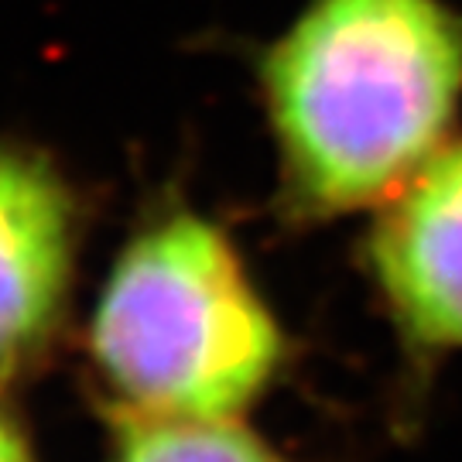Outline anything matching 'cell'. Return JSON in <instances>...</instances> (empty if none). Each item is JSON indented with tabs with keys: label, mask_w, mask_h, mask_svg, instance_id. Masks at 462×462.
<instances>
[{
	"label": "cell",
	"mask_w": 462,
	"mask_h": 462,
	"mask_svg": "<svg viewBox=\"0 0 462 462\" xmlns=\"http://www.w3.org/2000/svg\"><path fill=\"white\" fill-rule=\"evenodd\" d=\"M114 462H281L233 418H144L131 414Z\"/></svg>",
	"instance_id": "5"
},
{
	"label": "cell",
	"mask_w": 462,
	"mask_h": 462,
	"mask_svg": "<svg viewBox=\"0 0 462 462\" xmlns=\"http://www.w3.org/2000/svg\"><path fill=\"white\" fill-rule=\"evenodd\" d=\"M0 462H34L24 435L7 414H0Z\"/></svg>",
	"instance_id": "6"
},
{
	"label": "cell",
	"mask_w": 462,
	"mask_h": 462,
	"mask_svg": "<svg viewBox=\"0 0 462 462\" xmlns=\"http://www.w3.org/2000/svg\"><path fill=\"white\" fill-rule=\"evenodd\" d=\"M89 349L131 414L236 418L274 374L281 332L226 236L179 213L120 254Z\"/></svg>",
	"instance_id": "2"
},
{
	"label": "cell",
	"mask_w": 462,
	"mask_h": 462,
	"mask_svg": "<svg viewBox=\"0 0 462 462\" xmlns=\"http://www.w3.org/2000/svg\"><path fill=\"white\" fill-rule=\"evenodd\" d=\"M72 274V199L32 154L0 151V387L55 332Z\"/></svg>",
	"instance_id": "4"
},
{
	"label": "cell",
	"mask_w": 462,
	"mask_h": 462,
	"mask_svg": "<svg viewBox=\"0 0 462 462\" xmlns=\"http://www.w3.org/2000/svg\"><path fill=\"white\" fill-rule=\"evenodd\" d=\"M264 79L295 206L383 202L442 151L462 97V17L439 0H312Z\"/></svg>",
	"instance_id": "1"
},
{
	"label": "cell",
	"mask_w": 462,
	"mask_h": 462,
	"mask_svg": "<svg viewBox=\"0 0 462 462\" xmlns=\"http://www.w3.org/2000/svg\"><path fill=\"white\" fill-rule=\"evenodd\" d=\"M374 261L411 339L462 346V144L442 148L391 196Z\"/></svg>",
	"instance_id": "3"
}]
</instances>
